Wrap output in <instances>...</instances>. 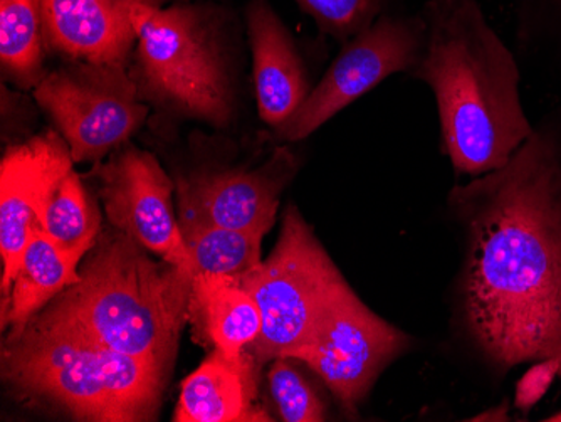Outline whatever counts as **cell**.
<instances>
[{
  "label": "cell",
  "instance_id": "obj_24",
  "mask_svg": "<svg viewBox=\"0 0 561 422\" xmlns=\"http://www.w3.org/2000/svg\"><path fill=\"white\" fill-rule=\"evenodd\" d=\"M466 421L472 422H488V421H510V414H507L506 402L496 406V408H490L488 411L479 412V414L472 415V418L466 419Z\"/></svg>",
  "mask_w": 561,
  "mask_h": 422
},
{
  "label": "cell",
  "instance_id": "obj_22",
  "mask_svg": "<svg viewBox=\"0 0 561 422\" xmlns=\"http://www.w3.org/2000/svg\"><path fill=\"white\" fill-rule=\"evenodd\" d=\"M323 33L339 41L352 39L371 26L381 0H296Z\"/></svg>",
  "mask_w": 561,
  "mask_h": 422
},
{
  "label": "cell",
  "instance_id": "obj_11",
  "mask_svg": "<svg viewBox=\"0 0 561 422\" xmlns=\"http://www.w3.org/2000/svg\"><path fill=\"white\" fill-rule=\"evenodd\" d=\"M62 135L44 132L9 148L0 166V254L2 298L11 293L34 229L43 231L50 197L72 170Z\"/></svg>",
  "mask_w": 561,
  "mask_h": 422
},
{
  "label": "cell",
  "instance_id": "obj_19",
  "mask_svg": "<svg viewBox=\"0 0 561 422\" xmlns=\"http://www.w3.org/2000/svg\"><path fill=\"white\" fill-rule=\"evenodd\" d=\"M43 231L66 253L84 260L101 235V217L75 169L62 179L47 206Z\"/></svg>",
  "mask_w": 561,
  "mask_h": 422
},
{
  "label": "cell",
  "instance_id": "obj_4",
  "mask_svg": "<svg viewBox=\"0 0 561 422\" xmlns=\"http://www.w3.org/2000/svg\"><path fill=\"white\" fill-rule=\"evenodd\" d=\"M80 283L47 307L113 351L170 374L188 321L194 273L153 260L123 232H101L80 264Z\"/></svg>",
  "mask_w": 561,
  "mask_h": 422
},
{
  "label": "cell",
  "instance_id": "obj_17",
  "mask_svg": "<svg viewBox=\"0 0 561 422\" xmlns=\"http://www.w3.org/2000/svg\"><path fill=\"white\" fill-rule=\"evenodd\" d=\"M81 261L62 251L46 232L34 229L11 293L2 298V329L11 327V333L21 332L56 296L80 283Z\"/></svg>",
  "mask_w": 561,
  "mask_h": 422
},
{
  "label": "cell",
  "instance_id": "obj_21",
  "mask_svg": "<svg viewBox=\"0 0 561 422\" xmlns=\"http://www.w3.org/2000/svg\"><path fill=\"white\" fill-rule=\"evenodd\" d=\"M295 358H276L267 372L271 399L280 421H327V406L313 384L296 367Z\"/></svg>",
  "mask_w": 561,
  "mask_h": 422
},
{
  "label": "cell",
  "instance_id": "obj_25",
  "mask_svg": "<svg viewBox=\"0 0 561 422\" xmlns=\"http://www.w3.org/2000/svg\"><path fill=\"white\" fill-rule=\"evenodd\" d=\"M545 421L561 422V411L554 412L553 415H550V418L545 419Z\"/></svg>",
  "mask_w": 561,
  "mask_h": 422
},
{
  "label": "cell",
  "instance_id": "obj_6",
  "mask_svg": "<svg viewBox=\"0 0 561 422\" xmlns=\"http://www.w3.org/2000/svg\"><path fill=\"white\" fill-rule=\"evenodd\" d=\"M137 84L173 112L226 127L234 91L209 18L195 5H137Z\"/></svg>",
  "mask_w": 561,
  "mask_h": 422
},
{
  "label": "cell",
  "instance_id": "obj_8",
  "mask_svg": "<svg viewBox=\"0 0 561 422\" xmlns=\"http://www.w3.org/2000/svg\"><path fill=\"white\" fill-rule=\"evenodd\" d=\"M425 46L422 18H383L346 41L320 83L311 90L301 109L277 128L280 140L310 137L328 119L339 115L358 98L392 77L414 71Z\"/></svg>",
  "mask_w": 561,
  "mask_h": 422
},
{
  "label": "cell",
  "instance_id": "obj_13",
  "mask_svg": "<svg viewBox=\"0 0 561 422\" xmlns=\"http://www.w3.org/2000/svg\"><path fill=\"white\" fill-rule=\"evenodd\" d=\"M167 0H43L44 33L53 52L69 61L126 66L137 44V5Z\"/></svg>",
  "mask_w": 561,
  "mask_h": 422
},
{
  "label": "cell",
  "instance_id": "obj_3",
  "mask_svg": "<svg viewBox=\"0 0 561 422\" xmlns=\"http://www.w3.org/2000/svg\"><path fill=\"white\" fill-rule=\"evenodd\" d=\"M2 377L19 396L75 421H153L167 374L113 351L49 307L2 346Z\"/></svg>",
  "mask_w": 561,
  "mask_h": 422
},
{
  "label": "cell",
  "instance_id": "obj_10",
  "mask_svg": "<svg viewBox=\"0 0 561 422\" xmlns=\"http://www.w3.org/2000/svg\"><path fill=\"white\" fill-rule=\"evenodd\" d=\"M101 197L113 229L169 263L195 275L194 264L173 209V184L151 153L123 145L101 166Z\"/></svg>",
  "mask_w": 561,
  "mask_h": 422
},
{
  "label": "cell",
  "instance_id": "obj_9",
  "mask_svg": "<svg viewBox=\"0 0 561 422\" xmlns=\"http://www.w3.org/2000/svg\"><path fill=\"white\" fill-rule=\"evenodd\" d=\"M411 345V335L378 317L348 286L295 361L311 368L346 411L355 412L381 372Z\"/></svg>",
  "mask_w": 561,
  "mask_h": 422
},
{
  "label": "cell",
  "instance_id": "obj_16",
  "mask_svg": "<svg viewBox=\"0 0 561 422\" xmlns=\"http://www.w3.org/2000/svg\"><path fill=\"white\" fill-rule=\"evenodd\" d=\"M188 320L213 351L232 355L248 351L263 329L256 301L238 280L204 273L192 282Z\"/></svg>",
  "mask_w": 561,
  "mask_h": 422
},
{
  "label": "cell",
  "instance_id": "obj_2",
  "mask_svg": "<svg viewBox=\"0 0 561 422\" xmlns=\"http://www.w3.org/2000/svg\"><path fill=\"white\" fill-rule=\"evenodd\" d=\"M414 75L436 98L443 150L457 173L479 178L506 166L535 128L512 53L476 0H431Z\"/></svg>",
  "mask_w": 561,
  "mask_h": 422
},
{
  "label": "cell",
  "instance_id": "obj_5",
  "mask_svg": "<svg viewBox=\"0 0 561 422\" xmlns=\"http://www.w3.org/2000/svg\"><path fill=\"white\" fill-rule=\"evenodd\" d=\"M236 280L263 318L260 337L248 349L260 364L295 358L310 345L331 305L350 286L293 204L283 214L270 256Z\"/></svg>",
  "mask_w": 561,
  "mask_h": 422
},
{
  "label": "cell",
  "instance_id": "obj_14",
  "mask_svg": "<svg viewBox=\"0 0 561 422\" xmlns=\"http://www.w3.org/2000/svg\"><path fill=\"white\" fill-rule=\"evenodd\" d=\"M245 19L257 112L266 125L277 130L310 96L305 62L288 27L267 0H249Z\"/></svg>",
  "mask_w": 561,
  "mask_h": 422
},
{
  "label": "cell",
  "instance_id": "obj_15",
  "mask_svg": "<svg viewBox=\"0 0 561 422\" xmlns=\"http://www.w3.org/2000/svg\"><path fill=\"white\" fill-rule=\"evenodd\" d=\"M260 362L249 351H213L182 384L175 422L273 421L257 408L254 368Z\"/></svg>",
  "mask_w": 561,
  "mask_h": 422
},
{
  "label": "cell",
  "instance_id": "obj_1",
  "mask_svg": "<svg viewBox=\"0 0 561 422\" xmlns=\"http://www.w3.org/2000/svg\"><path fill=\"white\" fill-rule=\"evenodd\" d=\"M447 210L454 349L494 383L561 361V138L533 132L506 166L454 185Z\"/></svg>",
  "mask_w": 561,
  "mask_h": 422
},
{
  "label": "cell",
  "instance_id": "obj_7",
  "mask_svg": "<svg viewBox=\"0 0 561 422\" xmlns=\"http://www.w3.org/2000/svg\"><path fill=\"white\" fill-rule=\"evenodd\" d=\"M34 96L55 119L75 162L115 152L148 115L137 81L119 65L72 61L44 75Z\"/></svg>",
  "mask_w": 561,
  "mask_h": 422
},
{
  "label": "cell",
  "instance_id": "obj_23",
  "mask_svg": "<svg viewBox=\"0 0 561 422\" xmlns=\"http://www.w3.org/2000/svg\"><path fill=\"white\" fill-rule=\"evenodd\" d=\"M560 358L551 357L533 362L531 367L516 383L515 408L522 412L531 411L547 396L554 379L560 377Z\"/></svg>",
  "mask_w": 561,
  "mask_h": 422
},
{
  "label": "cell",
  "instance_id": "obj_18",
  "mask_svg": "<svg viewBox=\"0 0 561 422\" xmlns=\"http://www.w3.org/2000/svg\"><path fill=\"white\" fill-rule=\"evenodd\" d=\"M43 0H0V61L12 80L33 87L44 78Z\"/></svg>",
  "mask_w": 561,
  "mask_h": 422
},
{
  "label": "cell",
  "instance_id": "obj_12",
  "mask_svg": "<svg viewBox=\"0 0 561 422\" xmlns=\"http://www.w3.org/2000/svg\"><path fill=\"white\" fill-rule=\"evenodd\" d=\"M295 172V156L288 148H277L257 169L219 170L181 179V226H214L266 236L276 223L280 192Z\"/></svg>",
  "mask_w": 561,
  "mask_h": 422
},
{
  "label": "cell",
  "instance_id": "obj_20",
  "mask_svg": "<svg viewBox=\"0 0 561 422\" xmlns=\"http://www.w3.org/2000/svg\"><path fill=\"white\" fill-rule=\"evenodd\" d=\"M195 275L239 278L263 261L264 236L214 226H181Z\"/></svg>",
  "mask_w": 561,
  "mask_h": 422
}]
</instances>
